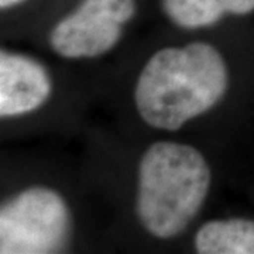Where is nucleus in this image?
<instances>
[{
    "instance_id": "nucleus-2",
    "label": "nucleus",
    "mask_w": 254,
    "mask_h": 254,
    "mask_svg": "<svg viewBox=\"0 0 254 254\" xmlns=\"http://www.w3.org/2000/svg\"><path fill=\"white\" fill-rule=\"evenodd\" d=\"M212 173L190 144L155 141L138 163L136 210L141 226L157 239L181 235L208 198Z\"/></svg>"
},
{
    "instance_id": "nucleus-3",
    "label": "nucleus",
    "mask_w": 254,
    "mask_h": 254,
    "mask_svg": "<svg viewBox=\"0 0 254 254\" xmlns=\"http://www.w3.org/2000/svg\"><path fill=\"white\" fill-rule=\"evenodd\" d=\"M72 218L66 200L48 187L26 188L0 209V253L63 252L71 236Z\"/></svg>"
},
{
    "instance_id": "nucleus-4",
    "label": "nucleus",
    "mask_w": 254,
    "mask_h": 254,
    "mask_svg": "<svg viewBox=\"0 0 254 254\" xmlns=\"http://www.w3.org/2000/svg\"><path fill=\"white\" fill-rule=\"evenodd\" d=\"M136 14V0H82L50 33V46L64 58H95L109 53L123 26Z\"/></svg>"
},
{
    "instance_id": "nucleus-6",
    "label": "nucleus",
    "mask_w": 254,
    "mask_h": 254,
    "mask_svg": "<svg viewBox=\"0 0 254 254\" xmlns=\"http://www.w3.org/2000/svg\"><path fill=\"white\" fill-rule=\"evenodd\" d=\"M193 245L200 254H254V220H209L196 232Z\"/></svg>"
},
{
    "instance_id": "nucleus-7",
    "label": "nucleus",
    "mask_w": 254,
    "mask_h": 254,
    "mask_svg": "<svg viewBox=\"0 0 254 254\" xmlns=\"http://www.w3.org/2000/svg\"><path fill=\"white\" fill-rule=\"evenodd\" d=\"M161 4L164 13L184 28L209 27L225 14L245 16L254 11V0H161Z\"/></svg>"
},
{
    "instance_id": "nucleus-1",
    "label": "nucleus",
    "mask_w": 254,
    "mask_h": 254,
    "mask_svg": "<svg viewBox=\"0 0 254 254\" xmlns=\"http://www.w3.org/2000/svg\"><path fill=\"white\" fill-rule=\"evenodd\" d=\"M229 69L223 55L205 41L165 47L148 58L134 88L140 118L150 127L177 131L223 99Z\"/></svg>"
},
{
    "instance_id": "nucleus-5",
    "label": "nucleus",
    "mask_w": 254,
    "mask_h": 254,
    "mask_svg": "<svg viewBox=\"0 0 254 254\" xmlns=\"http://www.w3.org/2000/svg\"><path fill=\"white\" fill-rule=\"evenodd\" d=\"M53 95L47 68L27 55L0 53V116L16 118L40 109Z\"/></svg>"
},
{
    "instance_id": "nucleus-8",
    "label": "nucleus",
    "mask_w": 254,
    "mask_h": 254,
    "mask_svg": "<svg viewBox=\"0 0 254 254\" xmlns=\"http://www.w3.org/2000/svg\"><path fill=\"white\" fill-rule=\"evenodd\" d=\"M23 1H26V0H0V9H11V7L17 6V4H21Z\"/></svg>"
}]
</instances>
